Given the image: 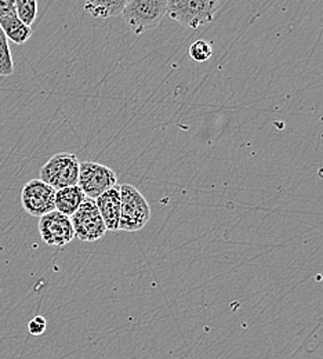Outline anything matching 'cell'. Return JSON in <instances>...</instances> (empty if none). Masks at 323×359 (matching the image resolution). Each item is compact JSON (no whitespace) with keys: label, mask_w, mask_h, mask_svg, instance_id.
<instances>
[{"label":"cell","mask_w":323,"mask_h":359,"mask_svg":"<svg viewBox=\"0 0 323 359\" xmlns=\"http://www.w3.org/2000/svg\"><path fill=\"white\" fill-rule=\"evenodd\" d=\"M121 188V220L119 231L136 232L151 220V208L144 195L130 184H122Z\"/></svg>","instance_id":"obj_3"},{"label":"cell","mask_w":323,"mask_h":359,"mask_svg":"<svg viewBox=\"0 0 323 359\" xmlns=\"http://www.w3.org/2000/svg\"><path fill=\"white\" fill-rule=\"evenodd\" d=\"M15 11V0H0V18Z\"/></svg>","instance_id":"obj_17"},{"label":"cell","mask_w":323,"mask_h":359,"mask_svg":"<svg viewBox=\"0 0 323 359\" xmlns=\"http://www.w3.org/2000/svg\"><path fill=\"white\" fill-rule=\"evenodd\" d=\"M75 236L82 242H95L104 238L106 226L98 212L95 201L86 198L81 208L69 217Z\"/></svg>","instance_id":"obj_6"},{"label":"cell","mask_w":323,"mask_h":359,"mask_svg":"<svg viewBox=\"0 0 323 359\" xmlns=\"http://www.w3.org/2000/svg\"><path fill=\"white\" fill-rule=\"evenodd\" d=\"M21 205L34 217H43L55 210V189L42 180H31L21 189Z\"/></svg>","instance_id":"obj_7"},{"label":"cell","mask_w":323,"mask_h":359,"mask_svg":"<svg viewBox=\"0 0 323 359\" xmlns=\"http://www.w3.org/2000/svg\"><path fill=\"white\" fill-rule=\"evenodd\" d=\"M95 205L106 226V231L118 232L121 220V188L115 185L95 199Z\"/></svg>","instance_id":"obj_9"},{"label":"cell","mask_w":323,"mask_h":359,"mask_svg":"<svg viewBox=\"0 0 323 359\" xmlns=\"http://www.w3.org/2000/svg\"><path fill=\"white\" fill-rule=\"evenodd\" d=\"M0 28L6 38L15 45H24L32 36V28L22 24L15 11L0 18Z\"/></svg>","instance_id":"obj_11"},{"label":"cell","mask_w":323,"mask_h":359,"mask_svg":"<svg viewBox=\"0 0 323 359\" xmlns=\"http://www.w3.org/2000/svg\"><path fill=\"white\" fill-rule=\"evenodd\" d=\"M128 0H92L85 4V11L94 18H109L121 15Z\"/></svg>","instance_id":"obj_12"},{"label":"cell","mask_w":323,"mask_h":359,"mask_svg":"<svg viewBox=\"0 0 323 359\" xmlns=\"http://www.w3.org/2000/svg\"><path fill=\"white\" fill-rule=\"evenodd\" d=\"M14 74V62L8 39L0 28V78H8Z\"/></svg>","instance_id":"obj_13"},{"label":"cell","mask_w":323,"mask_h":359,"mask_svg":"<svg viewBox=\"0 0 323 359\" xmlns=\"http://www.w3.org/2000/svg\"><path fill=\"white\" fill-rule=\"evenodd\" d=\"M15 13L22 24L32 28L38 15V3L35 0H15Z\"/></svg>","instance_id":"obj_14"},{"label":"cell","mask_w":323,"mask_h":359,"mask_svg":"<svg viewBox=\"0 0 323 359\" xmlns=\"http://www.w3.org/2000/svg\"><path fill=\"white\" fill-rule=\"evenodd\" d=\"M47 323L46 319L43 316H35L32 320L28 323V330L32 336H41L46 332Z\"/></svg>","instance_id":"obj_16"},{"label":"cell","mask_w":323,"mask_h":359,"mask_svg":"<svg viewBox=\"0 0 323 359\" xmlns=\"http://www.w3.org/2000/svg\"><path fill=\"white\" fill-rule=\"evenodd\" d=\"M224 4L221 0H167V14L185 28L198 29L212 24Z\"/></svg>","instance_id":"obj_1"},{"label":"cell","mask_w":323,"mask_h":359,"mask_svg":"<svg viewBox=\"0 0 323 359\" xmlns=\"http://www.w3.org/2000/svg\"><path fill=\"white\" fill-rule=\"evenodd\" d=\"M167 14V0H129L122 15L129 28L142 35L160 25Z\"/></svg>","instance_id":"obj_2"},{"label":"cell","mask_w":323,"mask_h":359,"mask_svg":"<svg viewBox=\"0 0 323 359\" xmlns=\"http://www.w3.org/2000/svg\"><path fill=\"white\" fill-rule=\"evenodd\" d=\"M39 233L48 246H65L75 238L71 219L57 210H53L39 219Z\"/></svg>","instance_id":"obj_8"},{"label":"cell","mask_w":323,"mask_h":359,"mask_svg":"<svg viewBox=\"0 0 323 359\" xmlns=\"http://www.w3.org/2000/svg\"><path fill=\"white\" fill-rule=\"evenodd\" d=\"M81 162L74 154L61 152L53 155L42 166L39 177L55 191L76 187L79 180Z\"/></svg>","instance_id":"obj_4"},{"label":"cell","mask_w":323,"mask_h":359,"mask_svg":"<svg viewBox=\"0 0 323 359\" xmlns=\"http://www.w3.org/2000/svg\"><path fill=\"white\" fill-rule=\"evenodd\" d=\"M188 53H189V57L193 61L205 62V61L210 60V57L213 55V47L210 45V42L200 39V41H196L191 45Z\"/></svg>","instance_id":"obj_15"},{"label":"cell","mask_w":323,"mask_h":359,"mask_svg":"<svg viewBox=\"0 0 323 359\" xmlns=\"http://www.w3.org/2000/svg\"><path fill=\"white\" fill-rule=\"evenodd\" d=\"M85 199L86 195L78 185L58 189L55 191V210L71 217L81 208Z\"/></svg>","instance_id":"obj_10"},{"label":"cell","mask_w":323,"mask_h":359,"mask_svg":"<svg viewBox=\"0 0 323 359\" xmlns=\"http://www.w3.org/2000/svg\"><path fill=\"white\" fill-rule=\"evenodd\" d=\"M115 185H118L116 173L108 166L92 161L81 163L78 187L83 191L86 198L95 201Z\"/></svg>","instance_id":"obj_5"}]
</instances>
